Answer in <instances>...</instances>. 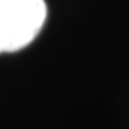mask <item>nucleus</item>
Masks as SVG:
<instances>
[{"instance_id":"f257e3e1","label":"nucleus","mask_w":129,"mask_h":129,"mask_svg":"<svg viewBox=\"0 0 129 129\" xmlns=\"http://www.w3.org/2000/svg\"><path fill=\"white\" fill-rule=\"evenodd\" d=\"M45 20V0H0V54L30 45Z\"/></svg>"}]
</instances>
